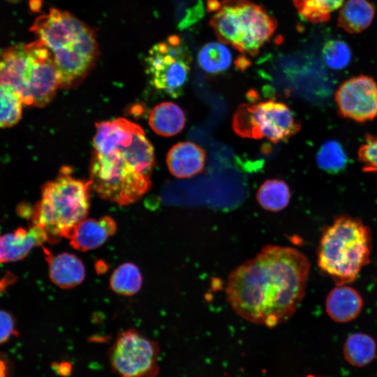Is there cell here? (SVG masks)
I'll use <instances>...</instances> for the list:
<instances>
[{
    "label": "cell",
    "instance_id": "obj_2",
    "mask_svg": "<svg viewBox=\"0 0 377 377\" xmlns=\"http://www.w3.org/2000/svg\"><path fill=\"white\" fill-rule=\"evenodd\" d=\"M93 145L89 180L101 198L128 205L147 193L155 156L139 125L124 118L98 122Z\"/></svg>",
    "mask_w": 377,
    "mask_h": 377
},
{
    "label": "cell",
    "instance_id": "obj_32",
    "mask_svg": "<svg viewBox=\"0 0 377 377\" xmlns=\"http://www.w3.org/2000/svg\"><path fill=\"white\" fill-rule=\"evenodd\" d=\"M237 61V66L242 70H244L246 67L249 66V60L244 57L239 58Z\"/></svg>",
    "mask_w": 377,
    "mask_h": 377
},
{
    "label": "cell",
    "instance_id": "obj_31",
    "mask_svg": "<svg viewBox=\"0 0 377 377\" xmlns=\"http://www.w3.org/2000/svg\"><path fill=\"white\" fill-rule=\"evenodd\" d=\"M221 6V3L216 0H209L207 1V10L209 11H216Z\"/></svg>",
    "mask_w": 377,
    "mask_h": 377
},
{
    "label": "cell",
    "instance_id": "obj_19",
    "mask_svg": "<svg viewBox=\"0 0 377 377\" xmlns=\"http://www.w3.org/2000/svg\"><path fill=\"white\" fill-rule=\"evenodd\" d=\"M343 352L345 360L350 364L362 367L374 359L376 343L371 336L362 332H355L346 339Z\"/></svg>",
    "mask_w": 377,
    "mask_h": 377
},
{
    "label": "cell",
    "instance_id": "obj_9",
    "mask_svg": "<svg viewBox=\"0 0 377 377\" xmlns=\"http://www.w3.org/2000/svg\"><path fill=\"white\" fill-rule=\"evenodd\" d=\"M160 346L137 330L120 332L108 351L112 370L119 377H157Z\"/></svg>",
    "mask_w": 377,
    "mask_h": 377
},
{
    "label": "cell",
    "instance_id": "obj_3",
    "mask_svg": "<svg viewBox=\"0 0 377 377\" xmlns=\"http://www.w3.org/2000/svg\"><path fill=\"white\" fill-rule=\"evenodd\" d=\"M30 31L50 50L60 88L79 84L99 56L95 30L68 11L50 8L35 19Z\"/></svg>",
    "mask_w": 377,
    "mask_h": 377
},
{
    "label": "cell",
    "instance_id": "obj_22",
    "mask_svg": "<svg viewBox=\"0 0 377 377\" xmlns=\"http://www.w3.org/2000/svg\"><path fill=\"white\" fill-rule=\"evenodd\" d=\"M199 66L207 73L216 74L226 71L231 65L232 54L221 43L205 45L198 55Z\"/></svg>",
    "mask_w": 377,
    "mask_h": 377
},
{
    "label": "cell",
    "instance_id": "obj_30",
    "mask_svg": "<svg viewBox=\"0 0 377 377\" xmlns=\"http://www.w3.org/2000/svg\"><path fill=\"white\" fill-rule=\"evenodd\" d=\"M52 369L61 376H66V374H70L71 370L70 364L65 362L53 363Z\"/></svg>",
    "mask_w": 377,
    "mask_h": 377
},
{
    "label": "cell",
    "instance_id": "obj_24",
    "mask_svg": "<svg viewBox=\"0 0 377 377\" xmlns=\"http://www.w3.org/2000/svg\"><path fill=\"white\" fill-rule=\"evenodd\" d=\"M300 15L313 23L326 22L331 12L339 8L344 0H293Z\"/></svg>",
    "mask_w": 377,
    "mask_h": 377
},
{
    "label": "cell",
    "instance_id": "obj_1",
    "mask_svg": "<svg viewBox=\"0 0 377 377\" xmlns=\"http://www.w3.org/2000/svg\"><path fill=\"white\" fill-rule=\"evenodd\" d=\"M310 263L288 246L267 245L229 275L226 298L252 323L275 327L290 318L304 297Z\"/></svg>",
    "mask_w": 377,
    "mask_h": 377
},
{
    "label": "cell",
    "instance_id": "obj_16",
    "mask_svg": "<svg viewBox=\"0 0 377 377\" xmlns=\"http://www.w3.org/2000/svg\"><path fill=\"white\" fill-rule=\"evenodd\" d=\"M363 304V299L358 291L349 286L340 285L327 294L325 310L334 322L348 323L360 315Z\"/></svg>",
    "mask_w": 377,
    "mask_h": 377
},
{
    "label": "cell",
    "instance_id": "obj_15",
    "mask_svg": "<svg viewBox=\"0 0 377 377\" xmlns=\"http://www.w3.org/2000/svg\"><path fill=\"white\" fill-rule=\"evenodd\" d=\"M205 150L192 142H181L169 150L166 163L170 173L177 178H190L203 171Z\"/></svg>",
    "mask_w": 377,
    "mask_h": 377
},
{
    "label": "cell",
    "instance_id": "obj_25",
    "mask_svg": "<svg viewBox=\"0 0 377 377\" xmlns=\"http://www.w3.org/2000/svg\"><path fill=\"white\" fill-rule=\"evenodd\" d=\"M23 101L12 87L0 83V128L15 125L22 117Z\"/></svg>",
    "mask_w": 377,
    "mask_h": 377
},
{
    "label": "cell",
    "instance_id": "obj_29",
    "mask_svg": "<svg viewBox=\"0 0 377 377\" xmlns=\"http://www.w3.org/2000/svg\"><path fill=\"white\" fill-rule=\"evenodd\" d=\"M11 371L8 358L0 353V377H11Z\"/></svg>",
    "mask_w": 377,
    "mask_h": 377
},
{
    "label": "cell",
    "instance_id": "obj_6",
    "mask_svg": "<svg viewBox=\"0 0 377 377\" xmlns=\"http://www.w3.org/2000/svg\"><path fill=\"white\" fill-rule=\"evenodd\" d=\"M221 42L254 57L276 28L266 10L249 0H223L209 22Z\"/></svg>",
    "mask_w": 377,
    "mask_h": 377
},
{
    "label": "cell",
    "instance_id": "obj_8",
    "mask_svg": "<svg viewBox=\"0 0 377 377\" xmlns=\"http://www.w3.org/2000/svg\"><path fill=\"white\" fill-rule=\"evenodd\" d=\"M191 57L176 35L154 45L145 59L146 73L154 88L171 98L180 96L187 83Z\"/></svg>",
    "mask_w": 377,
    "mask_h": 377
},
{
    "label": "cell",
    "instance_id": "obj_20",
    "mask_svg": "<svg viewBox=\"0 0 377 377\" xmlns=\"http://www.w3.org/2000/svg\"><path fill=\"white\" fill-rule=\"evenodd\" d=\"M291 197L288 185L283 180L274 179L265 181L258 190L256 199L265 209L279 212L289 204Z\"/></svg>",
    "mask_w": 377,
    "mask_h": 377
},
{
    "label": "cell",
    "instance_id": "obj_28",
    "mask_svg": "<svg viewBox=\"0 0 377 377\" xmlns=\"http://www.w3.org/2000/svg\"><path fill=\"white\" fill-rule=\"evenodd\" d=\"M13 336H17L15 318L10 313L0 309V345Z\"/></svg>",
    "mask_w": 377,
    "mask_h": 377
},
{
    "label": "cell",
    "instance_id": "obj_7",
    "mask_svg": "<svg viewBox=\"0 0 377 377\" xmlns=\"http://www.w3.org/2000/svg\"><path fill=\"white\" fill-rule=\"evenodd\" d=\"M232 126L242 138H266L273 143L288 140L302 127L287 105L272 100L240 105L233 115Z\"/></svg>",
    "mask_w": 377,
    "mask_h": 377
},
{
    "label": "cell",
    "instance_id": "obj_23",
    "mask_svg": "<svg viewBox=\"0 0 377 377\" xmlns=\"http://www.w3.org/2000/svg\"><path fill=\"white\" fill-rule=\"evenodd\" d=\"M318 166L330 174L343 170L348 163V156L342 145L335 140L325 141L316 156Z\"/></svg>",
    "mask_w": 377,
    "mask_h": 377
},
{
    "label": "cell",
    "instance_id": "obj_21",
    "mask_svg": "<svg viewBox=\"0 0 377 377\" xmlns=\"http://www.w3.org/2000/svg\"><path fill=\"white\" fill-rule=\"evenodd\" d=\"M112 291L123 296L136 294L142 288V276L138 267L133 263L119 265L110 277Z\"/></svg>",
    "mask_w": 377,
    "mask_h": 377
},
{
    "label": "cell",
    "instance_id": "obj_4",
    "mask_svg": "<svg viewBox=\"0 0 377 377\" xmlns=\"http://www.w3.org/2000/svg\"><path fill=\"white\" fill-rule=\"evenodd\" d=\"M371 242V229L361 219L339 215L323 230L318 265L337 286L351 283L370 263Z\"/></svg>",
    "mask_w": 377,
    "mask_h": 377
},
{
    "label": "cell",
    "instance_id": "obj_10",
    "mask_svg": "<svg viewBox=\"0 0 377 377\" xmlns=\"http://www.w3.org/2000/svg\"><path fill=\"white\" fill-rule=\"evenodd\" d=\"M26 45L31 67L22 101L27 106L43 107L53 100L60 87L58 73L50 50L41 40Z\"/></svg>",
    "mask_w": 377,
    "mask_h": 377
},
{
    "label": "cell",
    "instance_id": "obj_26",
    "mask_svg": "<svg viewBox=\"0 0 377 377\" xmlns=\"http://www.w3.org/2000/svg\"><path fill=\"white\" fill-rule=\"evenodd\" d=\"M323 59L330 68L340 70L350 62L352 53L348 45L341 40H328L323 47Z\"/></svg>",
    "mask_w": 377,
    "mask_h": 377
},
{
    "label": "cell",
    "instance_id": "obj_33",
    "mask_svg": "<svg viewBox=\"0 0 377 377\" xmlns=\"http://www.w3.org/2000/svg\"><path fill=\"white\" fill-rule=\"evenodd\" d=\"M305 377H323V376H313V375H308Z\"/></svg>",
    "mask_w": 377,
    "mask_h": 377
},
{
    "label": "cell",
    "instance_id": "obj_13",
    "mask_svg": "<svg viewBox=\"0 0 377 377\" xmlns=\"http://www.w3.org/2000/svg\"><path fill=\"white\" fill-rule=\"evenodd\" d=\"M117 229V223L110 216L86 218L74 227L67 239L74 249L88 251L101 246Z\"/></svg>",
    "mask_w": 377,
    "mask_h": 377
},
{
    "label": "cell",
    "instance_id": "obj_14",
    "mask_svg": "<svg viewBox=\"0 0 377 377\" xmlns=\"http://www.w3.org/2000/svg\"><path fill=\"white\" fill-rule=\"evenodd\" d=\"M51 281L57 286L69 289L82 283L86 271L82 260L73 253L63 252L53 255L44 249Z\"/></svg>",
    "mask_w": 377,
    "mask_h": 377
},
{
    "label": "cell",
    "instance_id": "obj_27",
    "mask_svg": "<svg viewBox=\"0 0 377 377\" xmlns=\"http://www.w3.org/2000/svg\"><path fill=\"white\" fill-rule=\"evenodd\" d=\"M357 158L364 172L377 173V135L367 133L357 151Z\"/></svg>",
    "mask_w": 377,
    "mask_h": 377
},
{
    "label": "cell",
    "instance_id": "obj_12",
    "mask_svg": "<svg viewBox=\"0 0 377 377\" xmlns=\"http://www.w3.org/2000/svg\"><path fill=\"white\" fill-rule=\"evenodd\" d=\"M50 242L46 231L37 225L18 227L13 232L0 235V264L24 258L36 246Z\"/></svg>",
    "mask_w": 377,
    "mask_h": 377
},
{
    "label": "cell",
    "instance_id": "obj_11",
    "mask_svg": "<svg viewBox=\"0 0 377 377\" xmlns=\"http://www.w3.org/2000/svg\"><path fill=\"white\" fill-rule=\"evenodd\" d=\"M339 115L358 123L377 117V82L360 75L344 81L334 95Z\"/></svg>",
    "mask_w": 377,
    "mask_h": 377
},
{
    "label": "cell",
    "instance_id": "obj_5",
    "mask_svg": "<svg viewBox=\"0 0 377 377\" xmlns=\"http://www.w3.org/2000/svg\"><path fill=\"white\" fill-rule=\"evenodd\" d=\"M90 181L75 178L64 166L58 176L45 184L40 199L30 209L28 218L43 228L50 243L67 239L74 227L87 218L90 207Z\"/></svg>",
    "mask_w": 377,
    "mask_h": 377
},
{
    "label": "cell",
    "instance_id": "obj_17",
    "mask_svg": "<svg viewBox=\"0 0 377 377\" xmlns=\"http://www.w3.org/2000/svg\"><path fill=\"white\" fill-rule=\"evenodd\" d=\"M186 117L182 109L172 102H163L155 106L149 116V124L158 135L170 137L182 131Z\"/></svg>",
    "mask_w": 377,
    "mask_h": 377
},
{
    "label": "cell",
    "instance_id": "obj_18",
    "mask_svg": "<svg viewBox=\"0 0 377 377\" xmlns=\"http://www.w3.org/2000/svg\"><path fill=\"white\" fill-rule=\"evenodd\" d=\"M375 8L368 0H347L339 10L337 25L349 34H358L371 24Z\"/></svg>",
    "mask_w": 377,
    "mask_h": 377
}]
</instances>
